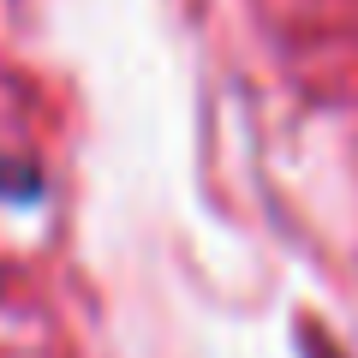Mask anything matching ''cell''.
<instances>
[{"instance_id":"cell-1","label":"cell","mask_w":358,"mask_h":358,"mask_svg":"<svg viewBox=\"0 0 358 358\" xmlns=\"http://www.w3.org/2000/svg\"><path fill=\"white\" fill-rule=\"evenodd\" d=\"M0 358H90L36 90L0 30Z\"/></svg>"}]
</instances>
